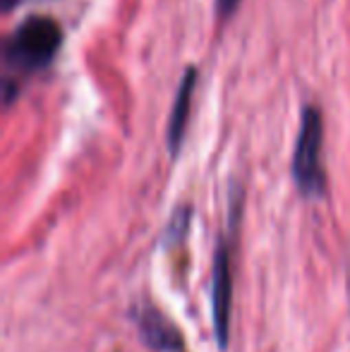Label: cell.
Instances as JSON below:
<instances>
[{"label":"cell","instance_id":"obj_5","mask_svg":"<svg viewBox=\"0 0 350 352\" xmlns=\"http://www.w3.org/2000/svg\"><path fill=\"white\" fill-rule=\"evenodd\" d=\"M12 3H14V0H3V10H10V8H12Z\"/></svg>","mask_w":350,"mask_h":352},{"label":"cell","instance_id":"obj_4","mask_svg":"<svg viewBox=\"0 0 350 352\" xmlns=\"http://www.w3.org/2000/svg\"><path fill=\"white\" fill-rule=\"evenodd\" d=\"M238 5V0H216V8H219V12L223 14H228V12H233V8Z\"/></svg>","mask_w":350,"mask_h":352},{"label":"cell","instance_id":"obj_3","mask_svg":"<svg viewBox=\"0 0 350 352\" xmlns=\"http://www.w3.org/2000/svg\"><path fill=\"white\" fill-rule=\"evenodd\" d=\"M195 79H197V72L192 70V67H187L185 77H182V82H180V89H177V96H175V103H173V113H171V122H168L171 151H175L177 144H180L182 132H185L187 111H190L192 91H195Z\"/></svg>","mask_w":350,"mask_h":352},{"label":"cell","instance_id":"obj_2","mask_svg":"<svg viewBox=\"0 0 350 352\" xmlns=\"http://www.w3.org/2000/svg\"><path fill=\"white\" fill-rule=\"evenodd\" d=\"M319 148H322V118L314 106L303 111V122H300V137L295 146V161L293 173L303 192L322 190V168H319Z\"/></svg>","mask_w":350,"mask_h":352},{"label":"cell","instance_id":"obj_1","mask_svg":"<svg viewBox=\"0 0 350 352\" xmlns=\"http://www.w3.org/2000/svg\"><path fill=\"white\" fill-rule=\"evenodd\" d=\"M61 46V27L51 17H27L8 41V58L17 67L36 70L53 60Z\"/></svg>","mask_w":350,"mask_h":352}]
</instances>
